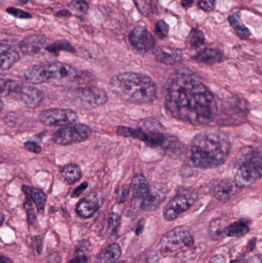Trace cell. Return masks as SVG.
I'll return each instance as SVG.
<instances>
[{"instance_id":"1","label":"cell","mask_w":262,"mask_h":263,"mask_svg":"<svg viewBox=\"0 0 262 263\" xmlns=\"http://www.w3.org/2000/svg\"><path fill=\"white\" fill-rule=\"evenodd\" d=\"M166 106L175 118L194 126L209 124L218 114V104L212 92L185 70L176 71L168 80Z\"/></svg>"},{"instance_id":"2","label":"cell","mask_w":262,"mask_h":263,"mask_svg":"<svg viewBox=\"0 0 262 263\" xmlns=\"http://www.w3.org/2000/svg\"><path fill=\"white\" fill-rule=\"evenodd\" d=\"M230 151V141L223 132L203 131L192 139L191 162L197 168H215L226 162Z\"/></svg>"},{"instance_id":"3","label":"cell","mask_w":262,"mask_h":263,"mask_svg":"<svg viewBox=\"0 0 262 263\" xmlns=\"http://www.w3.org/2000/svg\"><path fill=\"white\" fill-rule=\"evenodd\" d=\"M111 92L123 101L136 105L150 104L157 96V86L149 76L140 72H122L112 77Z\"/></svg>"},{"instance_id":"4","label":"cell","mask_w":262,"mask_h":263,"mask_svg":"<svg viewBox=\"0 0 262 263\" xmlns=\"http://www.w3.org/2000/svg\"><path fill=\"white\" fill-rule=\"evenodd\" d=\"M76 69L66 63H41L31 66L25 72V79L33 84L55 83L72 80L77 77Z\"/></svg>"},{"instance_id":"5","label":"cell","mask_w":262,"mask_h":263,"mask_svg":"<svg viewBox=\"0 0 262 263\" xmlns=\"http://www.w3.org/2000/svg\"><path fill=\"white\" fill-rule=\"evenodd\" d=\"M163 125L156 119H143L138 123V129L118 126L116 133L123 137H130L143 141L146 145L152 148L163 146L166 142Z\"/></svg>"},{"instance_id":"6","label":"cell","mask_w":262,"mask_h":263,"mask_svg":"<svg viewBox=\"0 0 262 263\" xmlns=\"http://www.w3.org/2000/svg\"><path fill=\"white\" fill-rule=\"evenodd\" d=\"M0 88L2 97L14 94L19 101L32 109L39 106L44 100V95L40 89L30 85L21 84L14 80L2 79Z\"/></svg>"},{"instance_id":"7","label":"cell","mask_w":262,"mask_h":263,"mask_svg":"<svg viewBox=\"0 0 262 263\" xmlns=\"http://www.w3.org/2000/svg\"><path fill=\"white\" fill-rule=\"evenodd\" d=\"M69 98L75 106L85 109L101 107L109 99L104 89L95 86L73 89L69 92Z\"/></svg>"},{"instance_id":"8","label":"cell","mask_w":262,"mask_h":263,"mask_svg":"<svg viewBox=\"0 0 262 263\" xmlns=\"http://www.w3.org/2000/svg\"><path fill=\"white\" fill-rule=\"evenodd\" d=\"M194 242L191 230L186 227H178L163 236L158 243V250L162 254H171L193 247Z\"/></svg>"},{"instance_id":"9","label":"cell","mask_w":262,"mask_h":263,"mask_svg":"<svg viewBox=\"0 0 262 263\" xmlns=\"http://www.w3.org/2000/svg\"><path fill=\"white\" fill-rule=\"evenodd\" d=\"M132 199L131 211L137 213L141 210H149L155 204V197L151 193L147 179L143 175L138 174L132 182Z\"/></svg>"},{"instance_id":"10","label":"cell","mask_w":262,"mask_h":263,"mask_svg":"<svg viewBox=\"0 0 262 263\" xmlns=\"http://www.w3.org/2000/svg\"><path fill=\"white\" fill-rule=\"evenodd\" d=\"M92 129L86 124L69 125L61 128L54 133L52 141L59 145L79 143L89 139Z\"/></svg>"},{"instance_id":"11","label":"cell","mask_w":262,"mask_h":263,"mask_svg":"<svg viewBox=\"0 0 262 263\" xmlns=\"http://www.w3.org/2000/svg\"><path fill=\"white\" fill-rule=\"evenodd\" d=\"M78 116L75 111L69 109H46L38 115L40 123L48 126H66L75 123Z\"/></svg>"},{"instance_id":"12","label":"cell","mask_w":262,"mask_h":263,"mask_svg":"<svg viewBox=\"0 0 262 263\" xmlns=\"http://www.w3.org/2000/svg\"><path fill=\"white\" fill-rule=\"evenodd\" d=\"M196 201L194 193H179L165 207L163 216L166 221H174L189 210Z\"/></svg>"},{"instance_id":"13","label":"cell","mask_w":262,"mask_h":263,"mask_svg":"<svg viewBox=\"0 0 262 263\" xmlns=\"http://www.w3.org/2000/svg\"><path fill=\"white\" fill-rule=\"evenodd\" d=\"M262 177V165L252 161H244L237 171L234 180L240 188L250 186Z\"/></svg>"},{"instance_id":"14","label":"cell","mask_w":262,"mask_h":263,"mask_svg":"<svg viewBox=\"0 0 262 263\" xmlns=\"http://www.w3.org/2000/svg\"><path fill=\"white\" fill-rule=\"evenodd\" d=\"M131 45L142 52L152 50L155 46L153 35L145 26H136L131 31L129 36Z\"/></svg>"},{"instance_id":"15","label":"cell","mask_w":262,"mask_h":263,"mask_svg":"<svg viewBox=\"0 0 262 263\" xmlns=\"http://www.w3.org/2000/svg\"><path fill=\"white\" fill-rule=\"evenodd\" d=\"M103 202L104 196L101 193H91L77 204L75 211L80 217L89 219L101 208Z\"/></svg>"},{"instance_id":"16","label":"cell","mask_w":262,"mask_h":263,"mask_svg":"<svg viewBox=\"0 0 262 263\" xmlns=\"http://www.w3.org/2000/svg\"><path fill=\"white\" fill-rule=\"evenodd\" d=\"M239 190L240 187L235 180L225 179L220 181L214 189V196L218 200L226 202L233 199Z\"/></svg>"},{"instance_id":"17","label":"cell","mask_w":262,"mask_h":263,"mask_svg":"<svg viewBox=\"0 0 262 263\" xmlns=\"http://www.w3.org/2000/svg\"><path fill=\"white\" fill-rule=\"evenodd\" d=\"M155 59L160 63L170 66L180 64L184 60L183 52L180 49L169 46H161L155 51Z\"/></svg>"},{"instance_id":"18","label":"cell","mask_w":262,"mask_h":263,"mask_svg":"<svg viewBox=\"0 0 262 263\" xmlns=\"http://www.w3.org/2000/svg\"><path fill=\"white\" fill-rule=\"evenodd\" d=\"M44 35H31L20 42L18 47L24 55H34L40 53L46 44Z\"/></svg>"},{"instance_id":"19","label":"cell","mask_w":262,"mask_h":263,"mask_svg":"<svg viewBox=\"0 0 262 263\" xmlns=\"http://www.w3.org/2000/svg\"><path fill=\"white\" fill-rule=\"evenodd\" d=\"M0 51H1L0 69L2 72H6L19 60V53L13 46L7 43H1Z\"/></svg>"},{"instance_id":"20","label":"cell","mask_w":262,"mask_h":263,"mask_svg":"<svg viewBox=\"0 0 262 263\" xmlns=\"http://www.w3.org/2000/svg\"><path fill=\"white\" fill-rule=\"evenodd\" d=\"M224 59L223 52L217 49H204L193 57V60L198 63L207 65H214L221 63Z\"/></svg>"},{"instance_id":"21","label":"cell","mask_w":262,"mask_h":263,"mask_svg":"<svg viewBox=\"0 0 262 263\" xmlns=\"http://www.w3.org/2000/svg\"><path fill=\"white\" fill-rule=\"evenodd\" d=\"M122 256V250L118 243H112L103 249L95 258V263H113Z\"/></svg>"},{"instance_id":"22","label":"cell","mask_w":262,"mask_h":263,"mask_svg":"<svg viewBox=\"0 0 262 263\" xmlns=\"http://www.w3.org/2000/svg\"><path fill=\"white\" fill-rule=\"evenodd\" d=\"M23 191L28 199H31L36 205L37 210L39 213L44 211L46 206V196L44 192L35 187L23 185Z\"/></svg>"},{"instance_id":"23","label":"cell","mask_w":262,"mask_h":263,"mask_svg":"<svg viewBox=\"0 0 262 263\" xmlns=\"http://www.w3.org/2000/svg\"><path fill=\"white\" fill-rule=\"evenodd\" d=\"M250 231L249 222L240 220L227 226L225 229L226 237L239 238L246 236Z\"/></svg>"},{"instance_id":"24","label":"cell","mask_w":262,"mask_h":263,"mask_svg":"<svg viewBox=\"0 0 262 263\" xmlns=\"http://www.w3.org/2000/svg\"><path fill=\"white\" fill-rule=\"evenodd\" d=\"M228 20H229V24L232 26V29L235 31L240 39L248 40L250 37V31L241 22V15H240L239 12H235V13L229 15Z\"/></svg>"},{"instance_id":"25","label":"cell","mask_w":262,"mask_h":263,"mask_svg":"<svg viewBox=\"0 0 262 263\" xmlns=\"http://www.w3.org/2000/svg\"><path fill=\"white\" fill-rule=\"evenodd\" d=\"M62 177L69 184H73L82 178L81 168L75 164L71 163L65 165L61 170Z\"/></svg>"},{"instance_id":"26","label":"cell","mask_w":262,"mask_h":263,"mask_svg":"<svg viewBox=\"0 0 262 263\" xmlns=\"http://www.w3.org/2000/svg\"><path fill=\"white\" fill-rule=\"evenodd\" d=\"M46 49L49 52L58 55L61 51H66V52H71V53H75L76 50L75 48L72 46L69 42L66 40H58L52 44L46 46Z\"/></svg>"},{"instance_id":"27","label":"cell","mask_w":262,"mask_h":263,"mask_svg":"<svg viewBox=\"0 0 262 263\" xmlns=\"http://www.w3.org/2000/svg\"><path fill=\"white\" fill-rule=\"evenodd\" d=\"M225 229L226 227L223 226V221L218 219L212 221L209 227V235L211 239L213 240H220L226 237Z\"/></svg>"},{"instance_id":"28","label":"cell","mask_w":262,"mask_h":263,"mask_svg":"<svg viewBox=\"0 0 262 263\" xmlns=\"http://www.w3.org/2000/svg\"><path fill=\"white\" fill-rule=\"evenodd\" d=\"M188 40H189L191 47L195 49H199L201 46L205 44V41H206V38H205V35L203 31L196 29V28H194L191 30Z\"/></svg>"},{"instance_id":"29","label":"cell","mask_w":262,"mask_h":263,"mask_svg":"<svg viewBox=\"0 0 262 263\" xmlns=\"http://www.w3.org/2000/svg\"><path fill=\"white\" fill-rule=\"evenodd\" d=\"M135 7L144 16H149L153 12V0H132Z\"/></svg>"},{"instance_id":"30","label":"cell","mask_w":262,"mask_h":263,"mask_svg":"<svg viewBox=\"0 0 262 263\" xmlns=\"http://www.w3.org/2000/svg\"><path fill=\"white\" fill-rule=\"evenodd\" d=\"M120 224H121V217L117 213H112L109 219V225H108L107 234H116L119 230Z\"/></svg>"},{"instance_id":"31","label":"cell","mask_w":262,"mask_h":263,"mask_svg":"<svg viewBox=\"0 0 262 263\" xmlns=\"http://www.w3.org/2000/svg\"><path fill=\"white\" fill-rule=\"evenodd\" d=\"M69 7L77 13L85 14L89 10V4L86 0H72Z\"/></svg>"},{"instance_id":"32","label":"cell","mask_w":262,"mask_h":263,"mask_svg":"<svg viewBox=\"0 0 262 263\" xmlns=\"http://www.w3.org/2000/svg\"><path fill=\"white\" fill-rule=\"evenodd\" d=\"M155 33L159 38L164 39L168 36L169 32V26L164 20H159L155 24Z\"/></svg>"},{"instance_id":"33","label":"cell","mask_w":262,"mask_h":263,"mask_svg":"<svg viewBox=\"0 0 262 263\" xmlns=\"http://www.w3.org/2000/svg\"><path fill=\"white\" fill-rule=\"evenodd\" d=\"M7 13L10 14L12 16L17 18H23V20H28V18H32V15L23 9H18L15 7H9L6 9Z\"/></svg>"},{"instance_id":"34","label":"cell","mask_w":262,"mask_h":263,"mask_svg":"<svg viewBox=\"0 0 262 263\" xmlns=\"http://www.w3.org/2000/svg\"><path fill=\"white\" fill-rule=\"evenodd\" d=\"M24 209L27 214L28 221L30 225H34L36 222V215H35V210L32 206V202L29 199H28L24 203Z\"/></svg>"},{"instance_id":"35","label":"cell","mask_w":262,"mask_h":263,"mask_svg":"<svg viewBox=\"0 0 262 263\" xmlns=\"http://www.w3.org/2000/svg\"><path fill=\"white\" fill-rule=\"evenodd\" d=\"M216 0H199L198 6L205 12H212L215 9Z\"/></svg>"},{"instance_id":"36","label":"cell","mask_w":262,"mask_h":263,"mask_svg":"<svg viewBox=\"0 0 262 263\" xmlns=\"http://www.w3.org/2000/svg\"><path fill=\"white\" fill-rule=\"evenodd\" d=\"M24 147L26 150L32 153H39L42 151V147L33 141H28L25 142Z\"/></svg>"},{"instance_id":"37","label":"cell","mask_w":262,"mask_h":263,"mask_svg":"<svg viewBox=\"0 0 262 263\" xmlns=\"http://www.w3.org/2000/svg\"><path fill=\"white\" fill-rule=\"evenodd\" d=\"M88 182H83V183L81 184V185H78L77 188H75V190H74V191L72 192V198H77L78 197V196H80V195L82 194V193H83V192L85 191V190L87 189L88 187Z\"/></svg>"},{"instance_id":"38","label":"cell","mask_w":262,"mask_h":263,"mask_svg":"<svg viewBox=\"0 0 262 263\" xmlns=\"http://www.w3.org/2000/svg\"><path fill=\"white\" fill-rule=\"evenodd\" d=\"M88 262H89V259H88L87 256H84L83 254H80L79 256L73 258L67 263H88Z\"/></svg>"},{"instance_id":"39","label":"cell","mask_w":262,"mask_h":263,"mask_svg":"<svg viewBox=\"0 0 262 263\" xmlns=\"http://www.w3.org/2000/svg\"><path fill=\"white\" fill-rule=\"evenodd\" d=\"M208 263H226V259L223 255L217 254L212 256Z\"/></svg>"},{"instance_id":"40","label":"cell","mask_w":262,"mask_h":263,"mask_svg":"<svg viewBox=\"0 0 262 263\" xmlns=\"http://www.w3.org/2000/svg\"><path fill=\"white\" fill-rule=\"evenodd\" d=\"M144 219H143V220H140L139 223H138V226H137L136 230H135V233H136L137 236H139V235L143 233V229H144Z\"/></svg>"},{"instance_id":"41","label":"cell","mask_w":262,"mask_h":263,"mask_svg":"<svg viewBox=\"0 0 262 263\" xmlns=\"http://www.w3.org/2000/svg\"><path fill=\"white\" fill-rule=\"evenodd\" d=\"M55 15H56L57 17H69L72 15V13H71L69 10L64 9V10L58 11V12L55 14Z\"/></svg>"},{"instance_id":"42","label":"cell","mask_w":262,"mask_h":263,"mask_svg":"<svg viewBox=\"0 0 262 263\" xmlns=\"http://www.w3.org/2000/svg\"><path fill=\"white\" fill-rule=\"evenodd\" d=\"M193 3L194 0H182V6L184 8H190Z\"/></svg>"},{"instance_id":"43","label":"cell","mask_w":262,"mask_h":263,"mask_svg":"<svg viewBox=\"0 0 262 263\" xmlns=\"http://www.w3.org/2000/svg\"><path fill=\"white\" fill-rule=\"evenodd\" d=\"M248 263H262V259L259 256H252L248 261Z\"/></svg>"},{"instance_id":"44","label":"cell","mask_w":262,"mask_h":263,"mask_svg":"<svg viewBox=\"0 0 262 263\" xmlns=\"http://www.w3.org/2000/svg\"><path fill=\"white\" fill-rule=\"evenodd\" d=\"M0 262L1 263H12V259L9 258L5 257V256H2L1 259H0Z\"/></svg>"},{"instance_id":"45","label":"cell","mask_w":262,"mask_h":263,"mask_svg":"<svg viewBox=\"0 0 262 263\" xmlns=\"http://www.w3.org/2000/svg\"><path fill=\"white\" fill-rule=\"evenodd\" d=\"M230 263H243V262H241V261L237 260V259H235V260L231 261Z\"/></svg>"},{"instance_id":"46","label":"cell","mask_w":262,"mask_h":263,"mask_svg":"<svg viewBox=\"0 0 262 263\" xmlns=\"http://www.w3.org/2000/svg\"><path fill=\"white\" fill-rule=\"evenodd\" d=\"M19 1L21 2L22 3H28L29 0H19Z\"/></svg>"},{"instance_id":"47","label":"cell","mask_w":262,"mask_h":263,"mask_svg":"<svg viewBox=\"0 0 262 263\" xmlns=\"http://www.w3.org/2000/svg\"><path fill=\"white\" fill-rule=\"evenodd\" d=\"M115 263H128V262H126V261H118V262H117Z\"/></svg>"}]
</instances>
